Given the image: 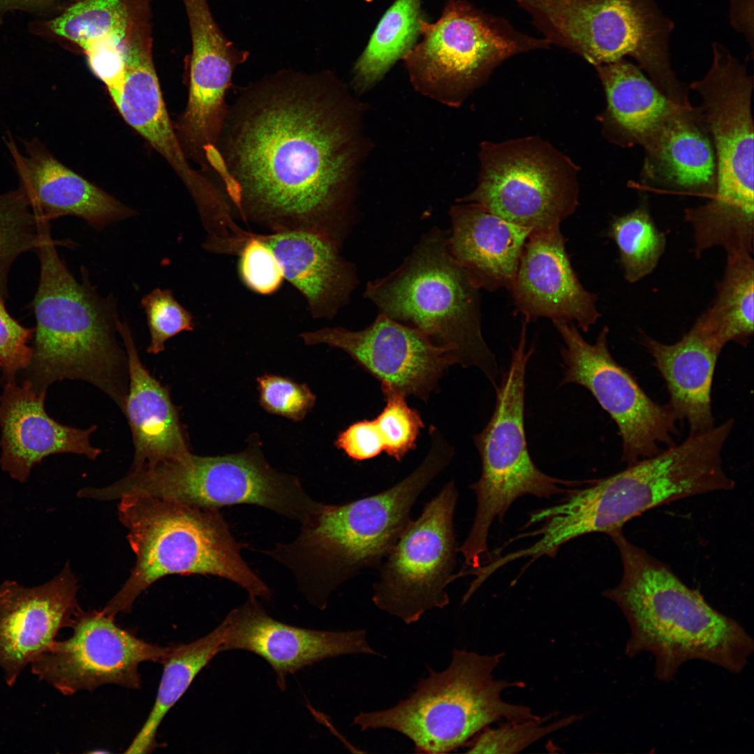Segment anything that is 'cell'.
<instances>
[{"label":"cell","mask_w":754,"mask_h":754,"mask_svg":"<svg viewBox=\"0 0 754 754\" xmlns=\"http://www.w3.org/2000/svg\"><path fill=\"white\" fill-rule=\"evenodd\" d=\"M368 109L330 70H283L240 89L218 149L242 217L273 230H315L341 245L374 147Z\"/></svg>","instance_id":"6da1fadb"},{"label":"cell","mask_w":754,"mask_h":754,"mask_svg":"<svg viewBox=\"0 0 754 754\" xmlns=\"http://www.w3.org/2000/svg\"><path fill=\"white\" fill-rule=\"evenodd\" d=\"M478 184L459 202H473L531 233L557 227L578 202L577 168L536 138L485 142Z\"/></svg>","instance_id":"5bb4252c"},{"label":"cell","mask_w":754,"mask_h":754,"mask_svg":"<svg viewBox=\"0 0 754 754\" xmlns=\"http://www.w3.org/2000/svg\"><path fill=\"white\" fill-rule=\"evenodd\" d=\"M533 348L526 349V325L522 323L518 344L508 369L495 387L494 411L486 427L473 437L482 471L468 487L475 494L477 508L469 534L457 549L467 567L478 568L491 558L487 538L496 518L503 519L511 504L524 495L549 498L570 493L564 487L589 484L591 480L558 479L542 472L529 454L524 428L525 376Z\"/></svg>","instance_id":"30bf717a"},{"label":"cell","mask_w":754,"mask_h":754,"mask_svg":"<svg viewBox=\"0 0 754 754\" xmlns=\"http://www.w3.org/2000/svg\"><path fill=\"white\" fill-rule=\"evenodd\" d=\"M385 406L373 420L384 451L401 461L416 442L424 422L420 413L410 407L406 397L389 387H381Z\"/></svg>","instance_id":"74e56055"},{"label":"cell","mask_w":754,"mask_h":754,"mask_svg":"<svg viewBox=\"0 0 754 754\" xmlns=\"http://www.w3.org/2000/svg\"><path fill=\"white\" fill-rule=\"evenodd\" d=\"M732 427L727 420L617 473L594 480L586 488L574 489L553 507L556 531L566 540L593 533L608 534L657 506L732 490L735 482L722 461Z\"/></svg>","instance_id":"8992f818"},{"label":"cell","mask_w":754,"mask_h":754,"mask_svg":"<svg viewBox=\"0 0 754 754\" xmlns=\"http://www.w3.org/2000/svg\"><path fill=\"white\" fill-rule=\"evenodd\" d=\"M66 0H0V25L8 14L16 12H26L49 18L52 15H57L64 8L61 6ZM51 17V16L50 17Z\"/></svg>","instance_id":"ee69618b"},{"label":"cell","mask_w":754,"mask_h":754,"mask_svg":"<svg viewBox=\"0 0 754 754\" xmlns=\"http://www.w3.org/2000/svg\"><path fill=\"white\" fill-rule=\"evenodd\" d=\"M259 238L272 250L286 278L305 297L314 318H332L350 301L358 285L354 265L341 246L306 229H282Z\"/></svg>","instance_id":"d4e9b609"},{"label":"cell","mask_w":754,"mask_h":754,"mask_svg":"<svg viewBox=\"0 0 754 754\" xmlns=\"http://www.w3.org/2000/svg\"><path fill=\"white\" fill-rule=\"evenodd\" d=\"M119 501V519L127 529L136 560L103 614L114 619L130 612L144 591L174 574L218 576L237 584L249 596L270 599V589L241 555L245 545L232 535L219 509L151 496H128Z\"/></svg>","instance_id":"5b68a950"},{"label":"cell","mask_w":754,"mask_h":754,"mask_svg":"<svg viewBox=\"0 0 754 754\" xmlns=\"http://www.w3.org/2000/svg\"><path fill=\"white\" fill-rule=\"evenodd\" d=\"M449 230L435 226L387 276L368 282L364 296L380 313L448 348L457 364L475 367L496 386L499 371L482 333L479 289L448 247Z\"/></svg>","instance_id":"52a82bcc"},{"label":"cell","mask_w":754,"mask_h":754,"mask_svg":"<svg viewBox=\"0 0 754 754\" xmlns=\"http://www.w3.org/2000/svg\"><path fill=\"white\" fill-rule=\"evenodd\" d=\"M45 392H38L29 380L21 385L3 382L0 395V465L14 480L27 481L34 466L45 457L60 453L84 455L95 459L101 450L93 446V425L85 429L59 423L45 408Z\"/></svg>","instance_id":"cb8c5ba5"},{"label":"cell","mask_w":754,"mask_h":754,"mask_svg":"<svg viewBox=\"0 0 754 754\" xmlns=\"http://www.w3.org/2000/svg\"><path fill=\"white\" fill-rule=\"evenodd\" d=\"M147 0H78L50 18L29 24L33 34L77 45L88 63L105 61L124 50L132 23Z\"/></svg>","instance_id":"f546056e"},{"label":"cell","mask_w":754,"mask_h":754,"mask_svg":"<svg viewBox=\"0 0 754 754\" xmlns=\"http://www.w3.org/2000/svg\"><path fill=\"white\" fill-rule=\"evenodd\" d=\"M503 656L455 649L448 667L429 669L407 698L390 709L361 712L353 724L361 730L398 732L413 743L417 753H446L465 746L497 721L538 718L531 708L502 698L504 690L524 686L522 681L494 677Z\"/></svg>","instance_id":"9c48e42d"},{"label":"cell","mask_w":754,"mask_h":754,"mask_svg":"<svg viewBox=\"0 0 754 754\" xmlns=\"http://www.w3.org/2000/svg\"><path fill=\"white\" fill-rule=\"evenodd\" d=\"M420 38L402 59L410 82L421 95L452 108L505 59L550 45L466 0H448L435 22L423 18Z\"/></svg>","instance_id":"4fadbf2b"},{"label":"cell","mask_w":754,"mask_h":754,"mask_svg":"<svg viewBox=\"0 0 754 754\" xmlns=\"http://www.w3.org/2000/svg\"><path fill=\"white\" fill-rule=\"evenodd\" d=\"M645 173L667 187L711 199L716 188V163L710 134L700 107L685 109L668 126Z\"/></svg>","instance_id":"4dcf8cb0"},{"label":"cell","mask_w":754,"mask_h":754,"mask_svg":"<svg viewBox=\"0 0 754 754\" xmlns=\"http://www.w3.org/2000/svg\"><path fill=\"white\" fill-rule=\"evenodd\" d=\"M77 581L66 564L50 580L34 586L0 584V669L13 686L21 672L71 628L82 611Z\"/></svg>","instance_id":"ffe728a7"},{"label":"cell","mask_w":754,"mask_h":754,"mask_svg":"<svg viewBox=\"0 0 754 754\" xmlns=\"http://www.w3.org/2000/svg\"><path fill=\"white\" fill-rule=\"evenodd\" d=\"M260 404L267 412L298 422L313 408L316 396L306 384L265 374L257 378Z\"/></svg>","instance_id":"ab89813d"},{"label":"cell","mask_w":754,"mask_h":754,"mask_svg":"<svg viewBox=\"0 0 754 754\" xmlns=\"http://www.w3.org/2000/svg\"><path fill=\"white\" fill-rule=\"evenodd\" d=\"M448 247L473 285L510 290L519 259L531 232L473 202H459L449 211Z\"/></svg>","instance_id":"4316f807"},{"label":"cell","mask_w":754,"mask_h":754,"mask_svg":"<svg viewBox=\"0 0 754 754\" xmlns=\"http://www.w3.org/2000/svg\"><path fill=\"white\" fill-rule=\"evenodd\" d=\"M225 628L223 621L210 633L193 642L170 646L163 663V672L153 707L124 753H149L157 748L156 734L161 723L200 672L221 652Z\"/></svg>","instance_id":"1f68e13d"},{"label":"cell","mask_w":754,"mask_h":754,"mask_svg":"<svg viewBox=\"0 0 754 754\" xmlns=\"http://www.w3.org/2000/svg\"><path fill=\"white\" fill-rule=\"evenodd\" d=\"M510 290L526 323L540 318L575 322L586 332L600 316L596 295L582 286L572 269L559 227L530 234Z\"/></svg>","instance_id":"7402d4cb"},{"label":"cell","mask_w":754,"mask_h":754,"mask_svg":"<svg viewBox=\"0 0 754 754\" xmlns=\"http://www.w3.org/2000/svg\"><path fill=\"white\" fill-rule=\"evenodd\" d=\"M422 0H395L354 64L350 87L360 96L374 87L417 43L424 18Z\"/></svg>","instance_id":"d6a6232c"},{"label":"cell","mask_w":754,"mask_h":754,"mask_svg":"<svg viewBox=\"0 0 754 754\" xmlns=\"http://www.w3.org/2000/svg\"><path fill=\"white\" fill-rule=\"evenodd\" d=\"M753 298V253L727 254L714 300L695 323L725 346L734 342L746 346L754 330Z\"/></svg>","instance_id":"836d02e7"},{"label":"cell","mask_w":754,"mask_h":754,"mask_svg":"<svg viewBox=\"0 0 754 754\" xmlns=\"http://www.w3.org/2000/svg\"><path fill=\"white\" fill-rule=\"evenodd\" d=\"M334 444L355 461L369 459L384 451L373 420L353 423L339 433Z\"/></svg>","instance_id":"7bdbcfd3"},{"label":"cell","mask_w":754,"mask_h":754,"mask_svg":"<svg viewBox=\"0 0 754 754\" xmlns=\"http://www.w3.org/2000/svg\"><path fill=\"white\" fill-rule=\"evenodd\" d=\"M239 253V274L247 287L262 295L279 289L284 278L282 267L258 234L251 232Z\"/></svg>","instance_id":"60d3db41"},{"label":"cell","mask_w":754,"mask_h":754,"mask_svg":"<svg viewBox=\"0 0 754 754\" xmlns=\"http://www.w3.org/2000/svg\"><path fill=\"white\" fill-rule=\"evenodd\" d=\"M226 624L221 652L243 650L264 659L283 690L286 679L319 661L348 654L380 656L369 644L364 630H318L300 628L271 617L257 598L231 610Z\"/></svg>","instance_id":"d6986e66"},{"label":"cell","mask_w":754,"mask_h":754,"mask_svg":"<svg viewBox=\"0 0 754 754\" xmlns=\"http://www.w3.org/2000/svg\"><path fill=\"white\" fill-rule=\"evenodd\" d=\"M622 528L607 535L623 566L619 583L603 595L622 611L630 628L625 653L655 659V676L670 681L679 667L702 660L741 673L754 642L734 619L711 607L697 590L688 587L671 568L628 540Z\"/></svg>","instance_id":"7a4b0ae2"},{"label":"cell","mask_w":754,"mask_h":754,"mask_svg":"<svg viewBox=\"0 0 754 754\" xmlns=\"http://www.w3.org/2000/svg\"><path fill=\"white\" fill-rule=\"evenodd\" d=\"M307 345L338 348L380 382L404 395L427 401L447 369L457 364L452 351L420 330L383 313L361 330L325 327L302 333Z\"/></svg>","instance_id":"ac0fdd59"},{"label":"cell","mask_w":754,"mask_h":754,"mask_svg":"<svg viewBox=\"0 0 754 754\" xmlns=\"http://www.w3.org/2000/svg\"><path fill=\"white\" fill-rule=\"evenodd\" d=\"M126 489L132 496L174 500L203 508L255 505L301 525L311 522L325 504L308 495L296 476L273 468L256 435L238 453L211 457L192 453L182 461L135 470L128 475Z\"/></svg>","instance_id":"7c38bea8"},{"label":"cell","mask_w":754,"mask_h":754,"mask_svg":"<svg viewBox=\"0 0 754 754\" xmlns=\"http://www.w3.org/2000/svg\"><path fill=\"white\" fill-rule=\"evenodd\" d=\"M0 298V369L3 382L14 380L20 370L27 369L32 357L28 346L34 330L21 325L7 311Z\"/></svg>","instance_id":"b9f144b4"},{"label":"cell","mask_w":754,"mask_h":754,"mask_svg":"<svg viewBox=\"0 0 754 754\" xmlns=\"http://www.w3.org/2000/svg\"><path fill=\"white\" fill-rule=\"evenodd\" d=\"M564 346L561 385L586 388L615 422L627 466L675 444L677 418L667 404L651 399L629 371L612 356L604 327L594 343L586 341L572 323L552 321Z\"/></svg>","instance_id":"2e32d148"},{"label":"cell","mask_w":754,"mask_h":754,"mask_svg":"<svg viewBox=\"0 0 754 754\" xmlns=\"http://www.w3.org/2000/svg\"><path fill=\"white\" fill-rule=\"evenodd\" d=\"M640 341L665 380L668 405L677 420H685L690 434L715 427L711 392L716 362L725 346L695 323L681 339L664 343L641 332Z\"/></svg>","instance_id":"83f0119b"},{"label":"cell","mask_w":754,"mask_h":754,"mask_svg":"<svg viewBox=\"0 0 754 754\" xmlns=\"http://www.w3.org/2000/svg\"><path fill=\"white\" fill-rule=\"evenodd\" d=\"M516 721H505L496 727H485L474 736L464 747L469 753H518L545 736L577 720L570 716L558 721L549 723L550 717Z\"/></svg>","instance_id":"8d00e7d4"},{"label":"cell","mask_w":754,"mask_h":754,"mask_svg":"<svg viewBox=\"0 0 754 754\" xmlns=\"http://www.w3.org/2000/svg\"><path fill=\"white\" fill-rule=\"evenodd\" d=\"M112 101L125 121L177 173L198 208H205L216 201L219 189L191 167L173 129L154 66L150 29L147 27L134 28L127 38L124 81Z\"/></svg>","instance_id":"44dd1931"},{"label":"cell","mask_w":754,"mask_h":754,"mask_svg":"<svg viewBox=\"0 0 754 754\" xmlns=\"http://www.w3.org/2000/svg\"><path fill=\"white\" fill-rule=\"evenodd\" d=\"M609 235L619 251L625 279L636 283L651 274L665 252L666 237L642 205L613 219Z\"/></svg>","instance_id":"e575fe53"},{"label":"cell","mask_w":754,"mask_h":754,"mask_svg":"<svg viewBox=\"0 0 754 754\" xmlns=\"http://www.w3.org/2000/svg\"><path fill=\"white\" fill-rule=\"evenodd\" d=\"M117 330L127 355L129 385L122 411L133 436V468L186 459L192 453L168 387L142 363L126 323L118 320Z\"/></svg>","instance_id":"484cf974"},{"label":"cell","mask_w":754,"mask_h":754,"mask_svg":"<svg viewBox=\"0 0 754 754\" xmlns=\"http://www.w3.org/2000/svg\"><path fill=\"white\" fill-rule=\"evenodd\" d=\"M690 88L710 134L716 163V188L706 204L685 210L696 241L707 248L732 251L754 240L753 77L721 45L713 62Z\"/></svg>","instance_id":"ba28073f"},{"label":"cell","mask_w":754,"mask_h":754,"mask_svg":"<svg viewBox=\"0 0 754 754\" xmlns=\"http://www.w3.org/2000/svg\"><path fill=\"white\" fill-rule=\"evenodd\" d=\"M141 305L147 316L150 334L149 353L158 354L163 351L165 343L169 339L194 327L191 313L175 300L168 289L155 288L143 297Z\"/></svg>","instance_id":"f35d334b"},{"label":"cell","mask_w":754,"mask_h":754,"mask_svg":"<svg viewBox=\"0 0 754 754\" xmlns=\"http://www.w3.org/2000/svg\"><path fill=\"white\" fill-rule=\"evenodd\" d=\"M458 500L454 482L446 483L404 529L380 564L372 601L406 624L428 610L449 604L445 590L458 552L454 515Z\"/></svg>","instance_id":"9a60e30c"},{"label":"cell","mask_w":754,"mask_h":754,"mask_svg":"<svg viewBox=\"0 0 754 754\" xmlns=\"http://www.w3.org/2000/svg\"><path fill=\"white\" fill-rule=\"evenodd\" d=\"M596 67L606 94L605 119L612 139L625 147L640 145L651 158L668 126L690 108L671 101L623 59Z\"/></svg>","instance_id":"f1b7e54d"},{"label":"cell","mask_w":754,"mask_h":754,"mask_svg":"<svg viewBox=\"0 0 754 754\" xmlns=\"http://www.w3.org/2000/svg\"><path fill=\"white\" fill-rule=\"evenodd\" d=\"M536 21L550 44L595 66L633 57L668 99L692 107L686 87L670 66L673 24L654 0H539Z\"/></svg>","instance_id":"8fae6325"},{"label":"cell","mask_w":754,"mask_h":754,"mask_svg":"<svg viewBox=\"0 0 754 754\" xmlns=\"http://www.w3.org/2000/svg\"><path fill=\"white\" fill-rule=\"evenodd\" d=\"M429 452L403 480L377 494L345 503L325 504L297 538L266 552L293 574L305 598L325 609L331 593L367 568H378L411 521L419 496L450 463L453 448L430 437Z\"/></svg>","instance_id":"3957f363"},{"label":"cell","mask_w":754,"mask_h":754,"mask_svg":"<svg viewBox=\"0 0 754 754\" xmlns=\"http://www.w3.org/2000/svg\"><path fill=\"white\" fill-rule=\"evenodd\" d=\"M72 635L52 645L31 663V672L64 695L105 684L136 689L143 662L164 663L170 646L144 641L100 611H81Z\"/></svg>","instance_id":"e0dca14e"},{"label":"cell","mask_w":754,"mask_h":754,"mask_svg":"<svg viewBox=\"0 0 754 754\" xmlns=\"http://www.w3.org/2000/svg\"><path fill=\"white\" fill-rule=\"evenodd\" d=\"M36 248L40 279L34 300L36 319L29 380L39 392L64 379L86 381L123 408L128 362L117 337L118 318L110 300L87 279L78 282L59 256L50 225Z\"/></svg>","instance_id":"277c9868"},{"label":"cell","mask_w":754,"mask_h":754,"mask_svg":"<svg viewBox=\"0 0 754 754\" xmlns=\"http://www.w3.org/2000/svg\"><path fill=\"white\" fill-rule=\"evenodd\" d=\"M43 223L21 188L0 195V298L3 300L12 263L23 253L36 249Z\"/></svg>","instance_id":"d590c367"},{"label":"cell","mask_w":754,"mask_h":754,"mask_svg":"<svg viewBox=\"0 0 754 754\" xmlns=\"http://www.w3.org/2000/svg\"><path fill=\"white\" fill-rule=\"evenodd\" d=\"M4 142L18 187L39 220L71 215L101 229L133 216L131 208L57 160L38 137L22 139L23 151L9 133Z\"/></svg>","instance_id":"603a6c76"}]
</instances>
